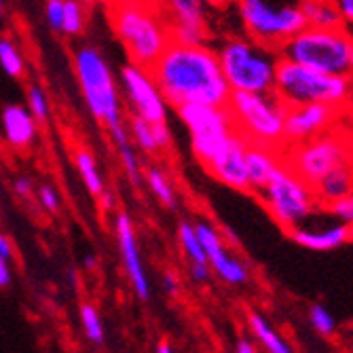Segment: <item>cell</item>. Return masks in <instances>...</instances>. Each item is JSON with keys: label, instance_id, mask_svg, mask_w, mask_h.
<instances>
[{"label": "cell", "instance_id": "obj_22", "mask_svg": "<svg viewBox=\"0 0 353 353\" xmlns=\"http://www.w3.org/2000/svg\"><path fill=\"white\" fill-rule=\"evenodd\" d=\"M313 188H315V195H317L319 203H322V208H326L332 201L353 192V161L330 170Z\"/></svg>", "mask_w": 353, "mask_h": 353}, {"label": "cell", "instance_id": "obj_38", "mask_svg": "<svg viewBox=\"0 0 353 353\" xmlns=\"http://www.w3.org/2000/svg\"><path fill=\"white\" fill-rule=\"evenodd\" d=\"M336 9L341 13V21L343 26L353 34V0H334Z\"/></svg>", "mask_w": 353, "mask_h": 353}, {"label": "cell", "instance_id": "obj_35", "mask_svg": "<svg viewBox=\"0 0 353 353\" xmlns=\"http://www.w3.org/2000/svg\"><path fill=\"white\" fill-rule=\"evenodd\" d=\"M45 17L53 32L61 34V21H63V0H45Z\"/></svg>", "mask_w": 353, "mask_h": 353}, {"label": "cell", "instance_id": "obj_7", "mask_svg": "<svg viewBox=\"0 0 353 353\" xmlns=\"http://www.w3.org/2000/svg\"><path fill=\"white\" fill-rule=\"evenodd\" d=\"M353 53V34L345 28H311L305 26L288 41L279 55L303 66L332 74H349Z\"/></svg>", "mask_w": 353, "mask_h": 353}, {"label": "cell", "instance_id": "obj_9", "mask_svg": "<svg viewBox=\"0 0 353 353\" xmlns=\"http://www.w3.org/2000/svg\"><path fill=\"white\" fill-rule=\"evenodd\" d=\"M256 195L263 201L267 214L288 233L307 222L317 210H322L313 184L301 178L288 163H283L269 184Z\"/></svg>", "mask_w": 353, "mask_h": 353}, {"label": "cell", "instance_id": "obj_24", "mask_svg": "<svg viewBox=\"0 0 353 353\" xmlns=\"http://www.w3.org/2000/svg\"><path fill=\"white\" fill-rule=\"evenodd\" d=\"M74 165H77V172H79L85 188L89 190V195L100 197L106 190V184H104V176L100 172V165L95 161L93 152H89L87 148L74 150Z\"/></svg>", "mask_w": 353, "mask_h": 353}, {"label": "cell", "instance_id": "obj_28", "mask_svg": "<svg viewBox=\"0 0 353 353\" xmlns=\"http://www.w3.org/2000/svg\"><path fill=\"white\" fill-rule=\"evenodd\" d=\"M87 28V5L81 0H63V21H61V34L77 39Z\"/></svg>", "mask_w": 353, "mask_h": 353}, {"label": "cell", "instance_id": "obj_40", "mask_svg": "<svg viewBox=\"0 0 353 353\" xmlns=\"http://www.w3.org/2000/svg\"><path fill=\"white\" fill-rule=\"evenodd\" d=\"M161 281H163V290H165L168 294L176 296V294L180 292V279H178V275H176V273H172V271H165Z\"/></svg>", "mask_w": 353, "mask_h": 353}, {"label": "cell", "instance_id": "obj_45", "mask_svg": "<svg viewBox=\"0 0 353 353\" xmlns=\"http://www.w3.org/2000/svg\"><path fill=\"white\" fill-rule=\"evenodd\" d=\"M98 201H100V208H104L106 212H110V210L117 208V199H114V195H112L110 190H104L102 195L98 197Z\"/></svg>", "mask_w": 353, "mask_h": 353}, {"label": "cell", "instance_id": "obj_23", "mask_svg": "<svg viewBox=\"0 0 353 353\" xmlns=\"http://www.w3.org/2000/svg\"><path fill=\"white\" fill-rule=\"evenodd\" d=\"M248 330L252 334V339L259 343V347L263 351L269 353H290L292 345L288 343L275 328L269 319L261 313H250L248 315Z\"/></svg>", "mask_w": 353, "mask_h": 353}, {"label": "cell", "instance_id": "obj_51", "mask_svg": "<svg viewBox=\"0 0 353 353\" xmlns=\"http://www.w3.org/2000/svg\"><path fill=\"white\" fill-rule=\"evenodd\" d=\"M81 3H83V5H87V7H91V5L98 3V0H81Z\"/></svg>", "mask_w": 353, "mask_h": 353}, {"label": "cell", "instance_id": "obj_14", "mask_svg": "<svg viewBox=\"0 0 353 353\" xmlns=\"http://www.w3.org/2000/svg\"><path fill=\"white\" fill-rule=\"evenodd\" d=\"M345 108H336L330 104H296L288 106L285 112V146L299 144L311 140L315 136H322L330 130L341 127V119Z\"/></svg>", "mask_w": 353, "mask_h": 353}, {"label": "cell", "instance_id": "obj_49", "mask_svg": "<svg viewBox=\"0 0 353 353\" xmlns=\"http://www.w3.org/2000/svg\"><path fill=\"white\" fill-rule=\"evenodd\" d=\"M349 140H351V161H353V130L349 132Z\"/></svg>", "mask_w": 353, "mask_h": 353}, {"label": "cell", "instance_id": "obj_30", "mask_svg": "<svg viewBox=\"0 0 353 353\" xmlns=\"http://www.w3.org/2000/svg\"><path fill=\"white\" fill-rule=\"evenodd\" d=\"M79 317H81V326H83L85 339L95 347H102L104 341H106V330H104V324H102L100 311L95 309L93 305L85 303L79 309Z\"/></svg>", "mask_w": 353, "mask_h": 353}, {"label": "cell", "instance_id": "obj_3", "mask_svg": "<svg viewBox=\"0 0 353 353\" xmlns=\"http://www.w3.org/2000/svg\"><path fill=\"white\" fill-rule=\"evenodd\" d=\"M222 74L233 93H267L275 89L279 51L250 37L231 34L216 47Z\"/></svg>", "mask_w": 353, "mask_h": 353}, {"label": "cell", "instance_id": "obj_42", "mask_svg": "<svg viewBox=\"0 0 353 353\" xmlns=\"http://www.w3.org/2000/svg\"><path fill=\"white\" fill-rule=\"evenodd\" d=\"M237 353H256L261 347H259V343H256L254 339H239L237 343H235V347H233Z\"/></svg>", "mask_w": 353, "mask_h": 353}, {"label": "cell", "instance_id": "obj_25", "mask_svg": "<svg viewBox=\"0 0 353 353\" xmlns=\"http://www.w3.org/2000/svg\"><path fill=\"white\" fill-rule=\"evenodd\" d=\"M144 180H146L148 190L152 192V197H154L159 203L165 205V208H170V210H174V208L178 205L176 186H174L170 174H168L163 168L150 165V168L144 172Z\"/></svg>", "mask_w": 353, "mask_h": 353}, {"label": "cell", "instance_id": "obj_29", "mask_svg": "<svg viewBox=\"0 0 353 353\" xmlns=\"http://www.w3.org/2000/svg\"><path fill=\"white\" fill-rule=\"evenodd\" d=\"M0 68L11 79L26 77V59L21 49L11 39H0Z\"/></svg>", "mask_w": 353, "mask_h": 353}, {"label": "cell", "instance_id": "obj_53", "mask_svg": "<svg viewBox=\"0 0 353 353\" xmlns=\"http://www.w3.org/2000/svg\"><path fill=\"white\" fill-rule=\"evenodd\" d=\"M351 239H353V227H351Z\"/></svg>", "mask_w": 353, "mask_h": 353}, {"label": "cell", "instance_id": "obj_19", "mask_svg": "<svg viewBox=\"0 0 353 353\" xmlns=\"http://www.w3.org/2000/svg\"><path fill=\"white\" fill-rule=\"evenodd\" d=\"M283 163H285L283 148H275L267 144H252V142L248 144L245 165H248L250 188L254 195L269 184V180L279 172Z\"/></svg>", "mask_w": 353, "mask_h": 353}, {"label": "cell", "instance_id": "obj_18", "mask_svg": "<svg viewBox=\"0 0 353 353\" xmlns=\"http://www.w3.org/2000/svg\"><path fill=\"white\" fill-rule=\"evenodd\" d=\"M0 132H3V140L9 148L23 152L39 140V121L28 106L7 104L0 112Z\"/></svg>", "mask_w": 353, "mask_h": 353}, {"label": "cell", "instance_id": "obj_43", "mask_svg": "<svg viewBox=\"0 0 353 353\" xmlns=\"http://www.w3.org/2000/svg\"><path fill=\"white\" fill-rule=\"evenodd\" d=\"M11 267H9V261L0 259V288H9L11 285Z\"/></svg>", "mask_w": 353, "mask_h": 353}, {"label": "cell", "instance_id": "obj_44", "mask_svg": "<svg viewBox=\"0 0 353 353\" xmlns=\"http://www.w3.org/2000/svg\"><path fill=\"white\" fill-rule=\"evenodd\" d=\"M205 5L216 13H222V11H231L235 0H205Z\"/></svg>", "mask_w": 353, "mask_h": 353}, {"label": "cell", "instance_id": "obj_27", "mask_svg": "<svg viewBox=\"0 0 353 353\" xmlns=\"http://www.w3.org/2000/svg\"><path fill=\"white\" fill-rule=\"evenodd\" d=\"M178 245L184 254L186 263H208V256H205V250L201 245V239L197 235V229L192 222H186L182 220L178 224Z\"/></svg>", "mask_w": 353, "mask_h": 353}, {"label": "cell", "instance_id": "obj_11", "mask_svg": "<svg viewBox=\"0 0 353 353\" xmlns=\"http://www.w3.org/2000/svg\"><path fill=\"white\" fill-rule=\"evenodd\" d=\"M176 112L188 134L190 150L203 168L237 132L229 106L186 104Z\"/></svg>", "mask_w": 353, "mask_h": 353}, {"label": "cell", "instance_id": "obj_5", "mask_svg": "<svg viewBox=\"0 0 353 353\" xmlns=\"http://www.w3.org/2000/svg\"><path fill=\"white\" fill-rule=\"evenodd\" d=\"M273 91L285 106L319 102L347 110L353 104V83L349 74L315 70L283 57L279 59Z\"/></svg>", "mask_w": 353, "mask_h": 353}, {"label": "cell", "instance_id": "obj_32", "mask_svg": "<svg viewBox=\"0 0 353 353\" xmlns=\"http://www.w3.org/2000/svg\"><path fill=\"white\" fill-rule=\"evenodd\" d=\"M26 106L30 108V112L37 117L39 123L49 121L51 117V102H49V95L41 85H30L26 89Z\"/></svg>", "mask_w": 353, "mask_h": 353}, {"label": "cell", "instance_id": "obj_17", "mask_svg": "<svg viewBox=\"0 0 353 353\" xmlns=\"http://www.w3.org/2000/svg\"><path fill=\"white\" fill-rule=\"evenodd\" d=\"M248 140L235 132L233 138L224 144L212 161L205 165L210 176L224 186H229L239 192H252L250 178H248V165H245V152H248Z\"/></svg>", "mask_w": 353, "mask_h": 353}, {"label": "cell", "instance_id": "obj_20", "mask_svg": "<svg viewBox=\"0 0 353 353\" xmlns=\"http://www.w3.org/2000/svg\"><path fill=\"white\" fill-rule=\"evenodd\" d=\"M127 130H130V138L136 148L148 157L163 154L172 148V132L168 121H146L132 114Z\"/></svg>", "mask_w": 353, "mask_h": 353}, {"label": "cell", "instance_id": "obj_6", "mask_svg": "<svg viewBox=\"0 0 353 353\" xmlns=\"http://www.w3.org/2000/svg\"><path fill=\"white\" fill-rule=\"evenodd\" d=\"M233 11L245 37L275 51L307 26L303 0H235Z\"/></svg>", "mask_w": 353, "mask_h": 353}, {"label": "cell", "instance_id": "obj_2", "mask_svg": "<svg viewBox=\"0 0 353 353\" xmlns=\"http://www.w3.org/2000/svg\"><path fill=\"white\" fill-rule=\"evenodd\" d=\"M108 21L127 59L144 68L172 45V26L159 0H127L108 9Z\"/></svg>", "mask_w": 353, "mask_h": 353}, {"label": "cell", "instance_id": "obj_26", "mask_svg": "<svg viewBox=\"0 0 353 353\" xmlns=\"http://www.w3.org/2000/svg\"><path fill=\"white\" fill-rule=\"evenodd\" d=\"M305 21L311 28H339L343 26L334 0H303Z\"/></svg>", "mask_w": 353, "mask_h": 353}, {"label": "cell", "instance_id": "obj_52", "mask_svg": "<svg viewBox=\"0 0 353 353\" xmlns=\"http://www.w3.org/2000/svg\"><path fill=\"white\" fill-rule=\"evenodd\" d=\"M3 15H5V5H3V0H0V21H3Z\"/></svg>", "mask_w": 353, "mask_h": 353}, {"label": "cell", "instance_id": "obj_12", "mask_svg": "<svg viewBox=\"0 0 353 353\" xmlns=\"http://www.w3.org/2000/svg\"><path fill=\"white\" fill-rule=\"evenodd\" d=\"M119 85L132 114L146 121H168L170 104L161 87L157 85L150 68L138 66L132 61L125 63L119 74Z\"/></svg>", "mask_w": 353, "mask_h": 353}, {"label": "cell", "instance_id": "obj_36", "mask_svg": "<svg viewBox=\"0 0 353 353\" xmlns=\"http://www.w3.org/2000/svg\"><path fill=\"white\" fill-rule=\"evenodd\" d=\"M39 201H41V205H43L47 212H51V214L59 212L61 201H59L57 190H55L51 184H43V186L39 188Z\"/></svg>", "mask_w": 353, "mask_h": 353}, {"label": "cell", "instance_id": "obj_10", "mask_svg": "<svg viewBox=\"0 0 353 353\" xmlns=\"http://www.w3.org/2000/svg\"><path fill=\"white\" fill-rule=\"evenodd\" d=\"M285 163L309 184H317L330 170L351 163V140L347 130H330L311 140L288 144L283 148Z\"/></svg>", "mask_w": 353, "mask_h": 353}, {"label": "cell", "instance_id": "obj_48", "mask_svg": "<svg viewBox=\"0 0 353 353\" xmlns=\"http://www.w3.org/2000/svg\"><path fill=\"white\" fill-rule=\"evenodd\" d=\"M95 265H98V263H95V256H87L85 267H87V269H95Z\"/></svg>", "mask_w": 353, "mask_h": 353}, {"label": "cell", "instance_id": "obj_4", "mask_svg": "<svg viewBox=\"0 0 353 353\" xmlns=\"http://www.w3.org/2000/svg\"><path fill=\"white\" fill-rule=\"evenodd\" d=\"M72 68L89 114L108 134L125 127L121 85L100 49L79 45L72 53Z\"/></svg>", "mask_w": 353, "mask_h": 353}, {"label": "cell", "instance_id": "obj_15", "mask_svg": "<svg viewBox=\"0 0 353 353\" xmlns=\"http://www.w3.org/2000/svg\"><path fill=\"white\" fill-rule=\"evenodd\" d=\"M195 229H197V235H199L201 245L205 250L212 273L218 275V279H222L229 285H245L250 281L252 273L237 254L227 250L222 233L208 220L195 222Z\"/></svg>", "mask_w": 353, "mask_h": 353}, {"label": "cell", "instance_id": "obj_50", "mask_svg": "<svg viewBox=\"0 0 353 353\" xmlns=\"http://www.w3.org/2000/svg\"><path fill=\"white\" fill-rule=\"evenodd\" d=\"M349 77H351V83H353V53H351V66H349Z\"/></svg>", "mask_w": 353, "mask_h": 353}, {"label": "cell", "instance_id": "obj_31", "mask_svg": "<svg viewBox=\"0 0 353 353\" xmlns=\"http://www.w3.org/2000/svg\"><path fill=\"white\" fill-rule=\"evenodd\" d=\"M114 148H117V154H119V161H121L123 172L127 174V178H130L132 184L138 186L142 182V178H144V172H142V163H140L136 144L130 138V140H125V142L114 144Z\"/></svg>", "mask_w": 353, "mask_h": 353}, {"label": "cell", "instance_id": "obj_16", "mask_svg": "<svg viewBox=\"0 0 353 353\" xmlns=\"http://www.w3.org/2000/svg\"><path fill=\"white\" fill-rule=\"evenodd\" d=\"M114 237L119 243V252H121V261H123L127 281H130L134 294L140 301H148L150 299V279H148L144 263H142L134 220L127 212H119L114 216Z\"/></svg>", "mask_w": 353, "mask_h": 353}, {"label": "cell", "instance_id": "obj_8", "mask_svg": "<svg viewBox=\"0 0 353 353\" xmlns=\"http://www.w3.org/2000/svg\"><path fill=\"white\" fill-rule=\"evenodd\" d=\"M229 110L235 130L252 144L285 148V112L288 106L275 91L267 93H231Z\"/></svg>", "mask_w": 353, "mask_h": 353}, {"label": "cell", "instance_id": "obj_21", "mask_svg": "<svg viewBox=\"0 0 353 353\" xmlns=\"http://www.w3.org/2000/svg\"><path fill=\"white\" fill-rule=\"evenodd\" d=\"M290 237L307 248V250H313V252H328V250H336L341 245H345L347 241H353L351 239V227L345 222H339L334 218V222L330 227H305V224H299L296 229L290 231Z\"/></svg>", "mask_w": 353, "mask_h": 353}, {"label": "cell", "instance_id": "obj_39", "mask_svg": "<svg viewBox=\"0 0 353 353\" xmlns=\"http://www.w3.org/2000/svg\"><path fill=\"white\" fill-rule=\"evenodd\" d=\"M13 190H15V195H19L21 199H30L32 192H34V184H32L30 178L21 176L13 182Z\"/></svg>", "mask_w": 353, "mask_h": 353}, {"label": "cell", "instance_id": "obj_1", "mask_svg": "<svg viewBox=\"0 0 353 353\" xmlns=\"http://www.w3.org/2000/svg\"><path fill=\"white\" fill-rule=\"evenodd\" d=\"M150 72L172 108L186 104L227 106L233 93L222 74L216 47L208 43L172 41Z\"/></svg>", "mask_w": 353, "mask_h": 353}, {"label": "cell", "instance_id": "obj_41", "mask_svg": "<svg viewBox=\"0 0 353 353\" xmlns=\"http://www.w3.org/2000/svg\"><path fill=\"white\" fill-rule=\"evenodd\" d=\"M13 254H15V245L13 241L0 233V259H5V261H11L13 259Z\"/></svg>", "mask_w": 353, "mask_h": 353}, {"label": "cell", "instance_id": "obj_37", "mask_svg": "<svg viewBox=\"0 0 353 353\" xmlns=\"http://www.w3.org/2000/svg\"><path fill=\"white\" fill-rule=\"evenodd\" d=\"M188 275H190V279H192V281L205 283L214 273H212L210 263H188Z\"/></svg>", "mask_w": 353, "mask_h": 353}, {"label": "cell", "instance_id": "obj_46", "mask_svg": "<svg viewBox=\"0 0 353 353\" xmlns=\"http://www.w3.org/2000/svg\"><path fill=\"white\" fill-rule=\"evenodd\" d=\"M157 351H159V353H172L174 347H172L168 341H161V345H157Z\"/></svg>", "mask_w": 353, "mask_h": 353}, {"label": "cell", "instance_id": "obj_47", "mask_svg": "<svg viewBox=\"0 0 353 353\" xmlns=\"http://www.w3.org/2000/svg\"><path fill=\"white\" fill-rule=\"evenodd\" d=\"M100 3H102L106 9H110V7H117V5H123V3H127V0H100Z\"/></svg>", "mask_w": 353, "mask_h": 353}, {"label": "cell", "instance_id": "obj_33", "mask_svg": "<svg viewBox=\"0 0 353 353\" xmlns=\"http://www.w3.org/2000/svg\"><path fill=\"white\" fill-rule=\"evenodd\" d=\"M309 322H311V328L324 339H330L336 334V319L334 315L324 307V305H313L311 311H309Z\"/></svg>", "mask_w": 353, "mask_h": 353}, {"label": "cell", "instance_id": "obj_13", "mask_svg": "<svg viewBox=\"0 0 353 353\" xmlns=\"http://www.w3.org/2000/svg\"><path fill=\"white\" fill-rule=\"evenodd\" d=\"M172 26V37L178 43L199 45L212 39V9L205 0H159Z\"/></svg>", "mask_w": 353, "mask_h": 353}, {"label": "cell", "instance_id": "obj_34", "mask_svg": "<svg viewBox=\"0 0 353 353\" xmlns=\"http://www.w3.org/2000/svg\"><path fill=\"white\" fill-rule=\"evenodd\" d=\"M324 210H328L330 216L336 218L339 222H345V224H349V227H353V192H349V195L332 201Z\"/></svg>", "mask_w": 353, "mask_h": 353}]
</instances>
